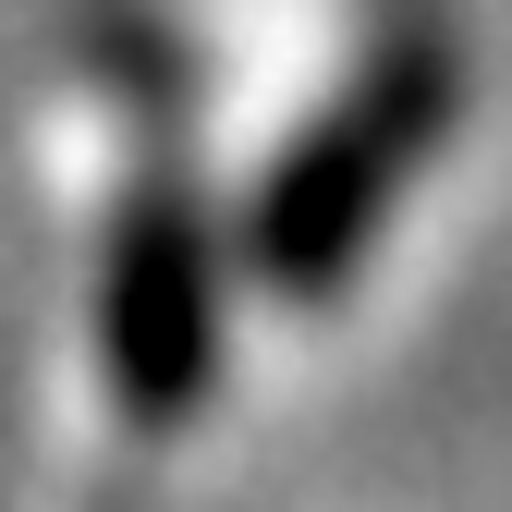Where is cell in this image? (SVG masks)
Instances as JSON below:
<instances>
[{
    "label": "cell",
    "instance_id": "6da1fadb",
    "mask_svg": "<svg viewBox=\"0 0 512 512\" xmlns=\"http://www.w3.org/2000/svg\"><path fill=\"white\" fill-rule=\"evenodd\" d=\"M452 98H464V74H452V49H439V37H378L354 74L281 135V159L256 171L232 256H244L269 293L330 305L366 256H378L391 208L427 183L439 135H452Z\"/></svg>",
    "mask_w": 512,
    "mask_h": 512
},
{
    "label": "cell",
    "instance_id": "7a4b0ae2",
    "mask_svg": "<svg viewBox=\"0 0 512 512\" xmlns=\"http://www.w3.org/2000/svg\"><path fill=\"white\" fill-rule=\"evenodd\" d=\"M220 281H232V244L208 232V208L183 183H135L110 208V256H98V366L122 415H196L208 378H220Z\"/></svg>",
    "mask_w": 512,
    "mask_h": 512
}]
</instances>
